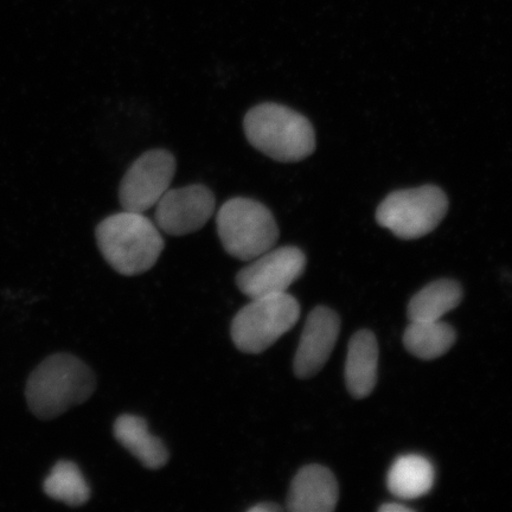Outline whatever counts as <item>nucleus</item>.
<instances>
[{"label":"nucleus","instance_id":"f257e3e1","mask_svg":"<svg viewBox=\"0 0 512 512\" xmlns=\"http://www.w3.org/2000/svg\"><path fill=\"white\" fill-rule=\"evenodd\" d=\"M95 386L93 370L85 362L74 355L55 354L32 371L25 399L37 419L49 421L86 402Z\"/></svg>","mask_w":512,"mask_h":512},{"label":"nucleus","instance_id":"f03ea898","mask_svg":"<svg viewBox=\"0 0 512 512\" xmlns=\"http://www.w3.org/2000/svg\"><path fill=\"white\" fill-rule=\"evenodd\" d=\"M95 236L104 259L127 277L151 270L165 245L156 223L142 213L127 210L101 221Z\"/></svg>","mask_w":512,"mask_h":512},{"label":"nucleus","instance_id":"7ed1b4c3","mask_svg":"<svg viewBox=\"0 0 512 512\" xmlns=\"http://www.w3.org/2000/svg\"><path fill=\"white\" fill-rule=\"evenodd\" d=\"M243 130L256 150L277 162H300L316 149V134L309 119L272 102L253 107L243 120Z\"/></svg>","mask_w":512,"mask_h":512},{"label":"nucleus","instance_id":"20e7f679","mask_svg":"<svg viewBox=\"0 0 512 512\" xmlns=\"http://www.w3.org/2000/svg\"><path fill=\"white\" fill-rule=\"evenodd\" d=\"M217 233L224 251L241 261H252L270 251L279 239L271 210L252 198L235 197L220 208Z\"/></svg>","mask_w":512,"mask_h":512},{"label":"nucleus","instance_id":"39448f33","mask_svg":"<svg viewBox=\"0 0 512 512\" xmlns=\"http://www.w3.org/2000/svg\"><path fill=\"white\" fill-rule=\"evenodd\" d=\"M299 318L298 300L287 292L253 298L236 313L230 334L240 351L261 354L290 331Z\"/></svg>","mask_w":512,"mask_h":512},{"label":"nucleus","instance_id":"423d86ee","mask_svg":"<svg viewBox=\"0 0 512 512\" xmlns=\"http://www.w3.org/2000/svg\"><path fill=\"white\" fill-rule=\"evenodd\" d=\"M447 208L444 191L425 185L387 196L377 209L376 220L400 239H419L439 226Z\"/></svg>","mask_w":512,"mask_h":512},{"label":"nucleus","instance_id":"0eeeda50","mask_svg":"<svg viewBox=\"0 0 512 512\" xmlns=\"http://www.w3.org/2000/svg\"><path fill=\"white\" fill-rule=\"evenodd\" d=\"M176 168V159L169 151L151 150L144 153L130 166L120 183L121 207L142 214L156 207L170 189Z\"/></svg>","mask_w":512,"mask_h":512},{"label":"nucleus","instance_id":"6e6552de","mask_svg":"<svg viewBox=\"0 0 512 512\" xmlns=\"http://www.w3.org/2000/svg\"><path fill=\"white\" fill-rule=\"evenodd\" d=\"M249 262L236 277V284L245 296L253 299L286 293L302 277L306 256L297 247H273Z\"/></svg>","mask_w":512,"mask_h":512},{"label":"nucleus","instance_id":"1a4fd4ad","mask_svg":"<svg viewBox=\"0 0 512 512\" xmlns=\"http://www.w3.org/2000/svg\"><path fill=\"white\" fill-rule=\"evenodd\" d=\"M215 209V195L206 185L169 189L157 203L155 223L165 234L184 236L206 226Z\"/></svg>","mask_w":512,"mask_h":512},{"label":"nucleus","instance_id":"9d476101","mask_svg":"<svg viewBox=\"0 0 512 512\" xmlns=\"http://www.w3.org/2000/svg\"><path fill=\"white\" fill-rule=\"evenodd\" d=\"M339 330L341 320L329 307L318 306L310 313L294 356V373L299 379H309L323 369L335 348Z\"/></svg>","mask_w":512,"mask_h":512},{"label":"nucleus","instance_id":"9b49d317","mask_svg":"<svg viewBox=\"0 0 512 512\" xmlns=\"http://www.w3.org/2000/svg\"><path fill=\"white\" fill-rule=\"evenodd\" d=\"M338 496L334 473L322 465H307L292 480L286 508L292 512H331Z\"/></svg>","mask_w":512,"mask_h":512},{"label":"nucleus","instance_id":"f8f14e48","mask_svg":"<svg viewBox=\"0 0 512 512\" xmlns=\"http://www.w3.org/2000/svg\"><path fill=\"white\" fill-rule=\"evenodd\" d=\"M379 367V347L376 337L368 330L358 331L351 338L345 363V382L351 395L357 399L373 393Z\"/></svg>","mask_w":512,"mask_h":512},{"label":"nucleus","instance_id":"ddd939ff","mask_svg":"<svg viewBox=\"0 0 512 512\" xmlns=\"http://www.w3.org/2000/svg\"><path fill=\"white\" fill-rule=\"evenodd\" d=\"M114 437L147 469H162L169 462V451L163 441L149 432L140 416L120 415L114 424Z\"/></svg>","mask_w":512,"mask_h":512},{"label":"nucleus","instance_id":"4468645a","mask_svg":"<svg viewBox=\"0 0 512 512\" xmlns=\"http://www.w3.org/2000/svg\"><path fill=\"white\" fill-rule=\"evenodd\" d=\"M435 472L430 460L407 454L395 460L388 472V489L396 497L415 499L430 492Z\"/></svg>","mask_w":512,"mask_h":512},{"label":"nucleus","instance_id":"2eb2a0df","mask_svg":"<svg viewBox=\"0 0 512 512\" xmlns=\"http://www.w3.org/2000/svg\"><path fill=\"white\" fill-rule=\"evenodd\" d=\"M456 331L440 320L411 322L403 335V344L421 360H434L446 354L456 342Z\"/></svg>","mask_w":512,"mask_h":512},{"label":"nucleus","instance_id":"dca6fc26","mask_svg":"<svg viewBox=\"0 0 512 512\" xmlns=\"http://www.w3.org/2000/svg\"><path fill=\"white\" fill-rule=\"evenodd\" d=\"M462 287L453 280H438L416 293L408 306V317L416 320H440L462 302Z\"/></svg>","mask_w":512,"mask_h":512},{"label":"nucleus","instance_id":"f3484780","mask_svg":"<svg viewBox=\"0 0 512 512\" xmlns=\"http://www.w3.org/2000/svg\"><path fill=\"white\" fill-rule=\"evenodd\" d=\"M43 491L55 501L69 505V507H81L91 498V489L79 466L61 460L55 464L50 475L44 480Z\"/></svg>","mask_w":512,"mask_h":512},{"label":"nucleus","instance_id":"a211bd4d","mask_svg":"<svg viewBox=\"0 0 512 512\" xmlns=\"http://www.w3.org/2000/svg\"><path fill=\"white\" fill-rule=\"evenodd\" d=\"M379 511H381V512H411V511H413V509L406 507V505L392 503V504L382 505V507L379 509Z\"/></svg>","mask_w":512,"mask_h":512},{"label":"nucleus","instance_id":"6ab92c4d","mask_svg":"<svg viewBox=\"0 0 512 512\" xmlns=\"http://www.w3.org/2000/svg\"><path fill=\"white\" fill-rule=\"evenodd\" d=\"M283 508L278 507L273 503H260L259 505H255V507L248 509L251 512H270V511H281Z\"/></svg>","mask_w":512,"mask_h":512}]
</instances>
